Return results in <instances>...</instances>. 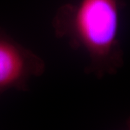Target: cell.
Segmentation results:
<instances>
[{
  "label": "cell",
  "mask_w": 130,
  "mask_h": 130,
  "mask_svg": "<svg viewBox=\"0 0 130 130\" xmlns=\"http://www.w3.org/2000/svg\"><path fill=\"white\" fill-rule=\"evenodd\" d=\"M57 31L73 35L95 61L109 60L117 47L119 0H81L61 7L55 18Z\"/></svg>",
  "instance_id": "obj_1"
},
{
  "label": "cell",
  "mask_w": 130,
  "mask_h": 130,
  "mask_svg": "<svg viewBox=\"0 0 130 130\" xmlns=\"http://www.w3.org/2000/svg\"><path fill=\"white\" fill-rule=\"evenodd\" d=\"M43 70L40 58L0 32V93L10 88L25 89L29 77Z\"/></svg>",
  "instance_id": "obj_2"
}]
</instances>
